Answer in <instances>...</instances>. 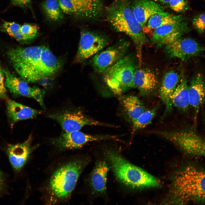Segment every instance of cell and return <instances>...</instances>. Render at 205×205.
Here are the masks:
<instances>
[{
	"label": "cell",
	"instance_id": "836d02e7",
	"mask_svg": "<svg viewBox=\"0 0 205 205\" xmlns=\"http://www.w3.org/2000/svg\"><path fill=\"white\" fill-rule=\"evenodd\" d=\"M5 179L4 175L0 169V194L4 190L5 186Z\"/></svg>",
	"mask_w": 205,
	"mask_h": 205
},
{
	"label": "cell",
	"instance_id": "5bb4252c",
	"mask_svg": "<svg viewBox=\"0 0 205 205\" xmlns=\"http://www.w3.org/2000/svg\"><path fill=\"white\" fill-rule=\"evenodd\" d=\"M131 7L136 19L142 27L151 16L164 10L163 6L151 0H136Z\"/></svg>",
	"mask_w": 205,
	"mask_h": 205
},
{
	"label": "cell",
	"instance_id": "30bf717a",
	"mask_svg": "<svg viewBox=\"0 0 205 205\" xmlns=\"http://www.w3.org/2000/svg\"><path fill=\"white\" fill-rule=\"evenodd\" d=\"M190 29L184 21L165 25L154 30L151 34V40L159 46H166L181 37Z\"/></svg>",
	"mask_w": 205,
	"mask_h": 205
},
{
	"label": "cell",
	"instance_id": "277c9868",
	"mask_svg": "<svg viewBox=\"0 0 205 205\" xmlns=\"http://www.w3.org/2000/svg\"><path fill=\"white\" fill-rule=\"evenodd\" d=\"M108 17L117 31L125 33L131 38L140 58L142 46L147 39L142 27L136 19L128 3L124 0L114 3L108 9Z\"/></svg>",
	"mask_w": 205,
	"mask_h": 205
},
{
	"label": "cell",
	"instance_id": "ba28073f",
	"mask_svg": "<svg viewBox=\"0 0 205 205\" xmlns=\"http://www.w3.org/2000/svg\"><path fill=\"white\" fill-rule=\"evenodd\" d=\"M129 46L128 42L121 41L99 52L90 60L93 68L97 72L103 73L125 56Z\"/></svg>",
	"mask_w": 205,
	"mask_h": 205
},
{
	"label": "cell",
	"instance_id": "f1b7e54d",
	"mask_svg": "<svg viewBox=\"0 0 205 205\" xmlns=\"http://www.w3.org/2000/svg\"><path fill=\"white\" fill-rule=\"evenodd\" d=\"M169 3L171 8L177 12L184 11L188 8V4L185 0H170Z\"/></svg>",
	"mask_w": 205,
	"mask_h": 205
},
{
	"label": "cell",
	"instance_id": "2e32d148",
	"mask_svg": "<svg viewBox=\"0 0 205 205\" xmlns=\"http://www.w3.org/2000/svg\"><path fill=\"white\" fill-rule=\"evenodd\" d=\"M109 169L107 164L104 161H100L96 163L89 180V185L93 194L101 195L105 193Z\"/></svg>",
	"mask_w": 205,
	"mask_h": 205
},
{
	"label": "cell",
	"instance_id": "6da1fadb",
	"mask_svg": "<svg viewBox=\"0 0 205 205\" xmlns=\"http://www.w3.org/2000/svg\"><path fill=\"white\" fill-rule=\"evenodd\" d=\"M8 56L18 74L26 82H34L56 73L60 62L47 46H35L12 49Z\"/></svg>",
	"mask_w": 205,
	"mask_h": 205
},
{
	"label": "cell",
	"instance_id": "1f68e13d",
	"mask_svg": "<svg viewBox=\"0 0 205 205\" xmlns=\"http://www.w3.org/2000/svg\"><path fill=\"white\" fill-rule=\"evenodd\" d=\"M198 152L200 157H205V138H202L199 142Z\"/></svg>",
	"mask_w": 205,
	"mask_h": 205
},
{
	"label": "cell",
	"instance_id": "603a6c76",
	"mask_svg": "<svg viewBox=\"0 0 205 205\" xmlns=\"http://www.w3.org/2000/svg\"><path fill=\"white\" fill-rule=\"evenodd\" d=\"M75 9L76 15L84 17L96 16L101 8L99 0H70Z\"/></svg>",
	"mask_w": 205,
	"mask_h": 205
},
{
	"label": "cell",
	"instance_id": "d6a6232c",
	"mask_svg": "<svg viewBox=\"0 0 205 205\" xmlns=\"http://www.w3.org/2000/svg\"><path fill=\"white\" fill-rule=\"evenodd\" d=\"M11 2L15 5L24 7L30 4L31 0H11Z\"/></svg>",
	"mask_w": 205,
	"mask_h": 205
},
{
	"label": "cell",
	"instance_id": "d4e9b609",
	"mask_svg": "<svg viewBox=\"0 0 205 205\" xmlns=\"http://www.w3.org/2000/svg\"><path fill=\"white\" fill-rule=\"evenodd\" d=\"M158 106L146 110L138 118L132 122V136L138 130L146 127L152 121L155 116Z\"/></svg>",
	"mask_w": 205,
	"mask_h": 205
},
{
	"label": "cell",
	"instance_id": "e575fe53",
	"mask_svg": "<svg viewBox=\"0 0 205 205\" xmlns=\"http://www.w3.org/2000/svg\"><path fill=\"white\" fill-rule=\"evenodd\" d=\"M154 1L159 2L163 3H169L170 0H153Z\"/></svg>",
	"mask_w": 205,
	"mask_h": 205
},
{
	"label": "cell",
	"instance_id": "7a4b0ae2",
	"mask_svg": "<svg viewBox=\"0 0 205 205\" xmlns=\"http://www.w3.org/2000/svg\"><path fill=\"white\" fill-rule=\"evenodd\" d=\"M171 202H198L205 200V171L188 166L175 177L171 190Z\"/></svg>",
	"mask_w": 205,
	"mask_h": 205
},
{
	"label": "cell",
	"instance_id": "4fadbf2b",
	"mask_svg": "<svg viewBox=\"0 0 205 205\" xmlns=\"http://www.w3.org/2000/svg\"><path fill=\"white\" fill-rule=\"evenodd\" d=\"M32 140L30 135L22 143L9 144L7 147L6 151L9 161L16 172L22 169L34 148L31 146Z\"/></svg>",
	"mask_w": 205,
	"mask_h": 205
},
{
	"label": "cell",
	"instance_id": "83f0119b",
	"mask_svg": "<svg viewBox=\"0 0 205 205\" xmlns=\"http://www.w3.org/2000/svg\"><path fill=\"white\" fill-rule=\"evenodd\" d=\"M63 13L70 15H76L73 5L70 0H57Z\"/></svg>",
	"mask_w": 205,
	"mask_h": 205
},
{
	"label": "cell",
	"instance_id": "f546056e",
	"mask_svg": "<svg viewBox=\"0 0 205 205\" xmlns=\"http://www.w3.org/2000/svg\"><path fill=\"white\" fill-rule=\"evenodd\" d=\"M192 24L199 33H202L204 32L205 31V13L195 17L193 20Z\"/></svg>",
	"mask_w": 205,
	"mask_h": 205
},
{
	"label": "cell",
	"instance_id": "9a60e30c",
	"mask_svg": "<svg viewBox=\"0 0 205 205\" xmlns=\"http://www.w3.org/2000/svg\"><path fill=\"white\" fill-rule=\"evenodd\" d=\"M134 88L139 91L141 95H147L156 89L158 80L155 73L147 69H141L136 71L134 76Z\"/></svg>",
	"mask_w": 205,
	"mask_h": 205
},
{
	"label": "cell",
	"instance_id": "d6986e66",
	"mask_svg": "<svg viewBox=\"0 0 205 205\" xmlns=\"http://www.w3.org/2000/svg\"><path fill=\"white\" fill-rule=\"evenodd\" d=\"M5 77V87L15 95L31 97L36 87L29 86L26 81L17 77L7 69L3 70Z\"/></svg>",
	"mask_w": 205,
	"mask_h": 205
},
{
	"label": "cell",
	"instance_id": "4dcf8cb0",
	"mask_svg": "<svg viewBox=\"0 0 205 205\" xmlns=\"http://www.w3.org/2000/svg\"><path fill=\"white\" fill-rule=\"evenodd\" d=\"M4 75L3 71L0 67V98L6 100L8 98L4 81Z\"/></svg>",
	"mask_w": 205,
	"mask_h": 205
},
{
	"label": "cell",
	"instance_id": "7402d4cb",
	"mask_svg": "<svg viewBox=\"0 0 205 205\" xmlns=\"http://www.w3.org/2000/svg\"><path fill=\"white\" fill-rule=\"evenodd\" d=\"M120 98L124 110L132 122L146 110L143 103L136 96L130 95Z\"/></svg>",
	"mask_w": 205,
	"mask_h": 205
},
{
	"label": "cell",
	"instance_id": "e0dca14e",
	"mask_svg": "<svg viewBox=\"0 0 205 205\" xmlns=\"http://www.w3.org/2000/svg\"><path fill=\"white\" fill-rule=\"evenodd\" d=\"M180 80L179 75L173 71L167 73L162 79L159 93L165 107V114L170 112L173 110L171 97Z\"/></svg>",
	"mask_w": 205,
	"mask_h": 205
},
{
	"label": "cell",
	"instance_id": "9c48e42d",
	"mask_svg": "<svg viewBox=\"0 0 205 205\" xmlns=\"http://www.w3.org/2000/svg\"><path fill=\"white\" fill-rule=\"evenodd\" d=\"M108 44L107 38L102 35L90 31H82L75 56V62H84L97 53Z\"/></svg>",
	"mask_w": 205,
	"mask_h": 205
},
{
	"label": "cell",
	"instance_id": "5b68a950",
	"mask_svg": "<svg viewBox=\"0 0 205 205\" xmlns=\"http://www.w3.org/2000/svg\"><path fill=\"white\" fill-rule=\"evenodd\" d=\"M87 162L84 159L74 160L63 165L54 171L48 186L52 201H61L68 198Z\"/></svg>",
	"mask_w": 205,
	"mask_h": 205
},
{
	"label": "cell",
	"instance_id": "7c38bea8",
	"mask_svg": "<svg viewBox=\"0 0 205 205\" xmlns=\"http://www.w3.org/2000/svg\"><path fill=\"white\" fill-rule=\"evenodd\" d=\"M190 106L194 110V119L196 125L200 107L205 104V81L200 73L192 77L188 86Z\"/></svg>",
	"mask_w": 205,
	"mask_h": 205
},
{
	"label": "cell",
	"instance_id": "3957f363",
	"mask_svg": "<svg viewBox=\"0 0 205 205\" xmlns=\"http://www.w3.org/2000/svg\"><path fill=\"white\" fill-rule=\"evenodd\" d=\"M105 155L116 178L126 186L132 189H142L160 185L155 177L130 163L116 151L108 150Z\"/></svg>",
	"mask_w": 205,
	"mask_h": 205
},
{
	"label": "cell",
	"instance_id": "cb8c5ba5",
	"mask_svg": "<svg viewBox=\"0 0 205 205\" xmlns=\"http://www.w3.org/2000/svg\"><path fill=\"white\" fill-rule=\"evenodd\" d=\"M42 7L46 16L50 20L58 22L64 18L63 13L57 0H46L43 3Z\"/></svg>",
	"mask_w": 205,
	"mask_h": 205
},
{
	"label": "cell",
	"instance_id": "8fae6325",
	"mask_svg": "<svg viewBox=\"0 0 205 205\" xmlns=\"http://www.w3.org/2000/svg\"><path fill=\"white\" fill-rule=\"evenodd\" d=\"M165 50L170 57L177 58L186 61L205 51V47L192 39L181 37L166 46Z\"/></svg>",
	"mask_w": 205,
	"mask_h": 205
},
{
	"label": "cell",
	"instance_id": "8992f818",
	"mask_svg": "<svg viewBox=\"0 0 205 205\" xmlns=\"http://www.w3.org/2000/svg\"><path fill=\"white\" fill-rule=\"evenodd\" d=\"M136 70L133 57L124 56L102 73L103 79L112 91L120 94L134 88L133 80Z\"/></svg>",
	"mask_w": 205,
	"mask_h": 205
},
{
	"label": "cell",
	"instance_id": "484cf974",
	"mask_svg": "<svg viewBox=\"0 0 205 205\" xmlns=\"http://www.w3.org/2000/svg\"><path fill=\"white\" fill-rule=\"evenodd\" d=\"M21 25L14 22H5L2 25L3 29L10 36L18 40H28L20 32Z\"/></svg>",
	"mask_w": 205,
	"mask_h": 205
},
{
	"label": "cell",
	"instance_id": "ffe728a7",
	"mask_svg": "<svg viewBox=\"0 0 205 205\" xmlns=\"http://www.w3.org/2000/svg\"><path fill=\"white\" fill-rule=\"evenodd\" d=\"M188 89L187 80L183 76L180 80L171 97L173 106L184 113L188 112L190 106Z\"/></svg>",
	"mask_w": 205,
	"mask_h": 205
},
{
	"label": "cell",
	"instance_id": "ac0fdd59",
	"mask_svg": "<svg viewBox=\"0 0 205 205\" xmlns=\"http://www.w3.org/2000/svg\"><path fill=\"white\" fill-rule=\"evenodd\" d=\"M6 100L7 115L13 124L20 120L34 118L43 112L33 109L10 99L7 98Z\"/></svg>",
	"mask_w": 205,
	"mask_h": 205
},
{
	"label": "cell",
	"instance_id": "52a82bcc",
	"mask_svg": "<svg viewBox=\"0 0 205 205\" xmlns=\"http://www.w3.org/2000/svg\"><path fill=\"white\" fill-rule=\"evenodd\" d=\"M48 116L59 123L65 132L79 131L87 125L114 126L90 118L80 111L65 110L50 114Z\"/></svg>",
	"mask_w": 205,
	"mask_h": 205
},
{
	"label": "cell",
	"instance_id": "4316f807",
	"mask_svg": "<svg viewBox=\"0 0 205 205\" xmlns=\"http://www.w3.org/2000/svg\"><path fill=\"white\" fill-rule=\"evenodd\" d=\"M38 29V28L36 26L25 24L21 26L20 32L28 40H30L34 38L36 36Z\"/></svg>",
	"mask_w": 205,
	"mask_h": 205
},
{
	"label": "cell",
	"instance_id": "44dd1931",
	"mask_svg": "<svg viewBox=\"0 0 205 205\" xmlns=\"http://www.w3.org/2000/svg\"><path fill=\"white\" fill-rule=\"evenodd\" d=\"M184 18L181 15H174L164 11L154 15L148 20L143 27L146 34L151 33L155 29L163 26L183 21Z\"/></svg>",
	"mask_w": 205,
	"mask_h": 205
}]
</instances>
